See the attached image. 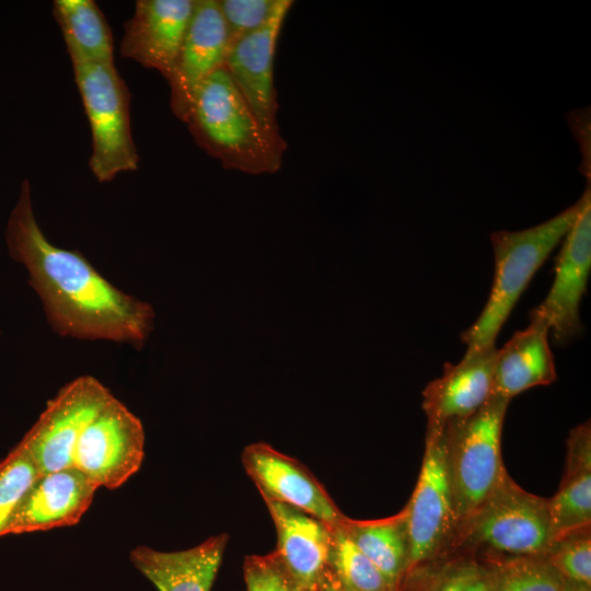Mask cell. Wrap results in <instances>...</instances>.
<instances>
[{"instance_id": "cell-30", "label": "cell", "mask_w": 591, "mask_h": 591, "mask_svg": "<svg viewBox=\"0 0 591 591\" xmlns=\"http://www.w3.org/2000/svg\"><path fill=\"white\" fill-rule=\"evenodd\" d=\"M318 591H346L338 581L333 571L327 568L325 571Z\"/></svg>"}, {"instance_id": "cell-13", "label": "cell", "mask_w": 591, "mask_h": 591, "mask_svg": "<svg viewBox=\"0 0 591 591\" xmlns=\"http://www.w3.org/2000/svg\"><path fill=\"white\" fill-rule=\"evenodd\" d=\"M97 488L72 465L38 474L18 502L4 535L76 525Z\"/></svg>"}, {"instance_id": "cell-18", "label": "cell", "mask_w": 591, "mask_h": 591, "mask_svg": "<svg viewBox=\"0 0 591 591\" xmlns=\"http://www.w3.org/2000/svg\"><path fill=\"white\" fill-rule=\"evenodd\" d=\"M227 543L228 534L221 533L184 551L162 552L140 545L129 558L159 591H210Z\"/></svg>"}, {"instance_id": "cell-23", "label": "cell", "mask_w": 591, "mask_h": 591, "mask_svg": "<svg viewBox=\"0 0 591 591\" xmlns=\"http://www.w3.org/2000/svg\"><path fill=\"white\" fill-rule=\"evenodd\" d=\"M396 591H491L477 555L447 552L404 572Z\"/></svg>"}, {"instance_id": "cell-24", "label": "cell", "mask_w": 591, "mask_h": 591, "mask_svg": "<svg viewBox=\"0 0 591 591\" xmlns=\"http://www.w3.org/2000/svg\"><path fill=\"white\" fill-rule=\"evenodd\" d=\"M476 555L491 591H560V577L543 556Z\"/></svg>"}, {"instance_id": "cell-29", "label": "cell", "mask_w": 591, "mask_h": 591, "mask_svg": "<svg viewBox=\"0 0 591 591\" xmlns=\"http://www.w3.org/2000/svg\"><path fill=\"white\" fill-rule=\"evenodd\" d=\"M243 573L246 591H312L293 579L275 551L246 556Z\"/></svg>"}, {"instance_id": "cell-22", "label": "cell", "mask_w": 591, "mask_h": 591, "mask_svg": "<svg viewBox=\"0 0 591 591\" xmlns=\"http://www.w3.org/2000/svg\"><path fill=\"white\" fill-rule=\"evenodd\" d=\"M54 16L70 58L114 63L111 27L93 0H55Z\"/></svg>"}, {"instance_id": "cell-9", "label": "cell", "mask_w": 591, "mask_h": 591, "mask_svg": "<svg viewBox=\"0 0 591 591\" xmlns=\"http://www.w3.org/2000/svg\"><path fill=\"white\" fill-rule=\"evenodd\" d=\"M113 396L97 379L82 375L47 402L21 440L39 474L72 465V453L82 430Z\"/></svg>"}, {"instance_id": "cell-26", "label": "cell", "mask_w": 591, "mask_h": 591, "mask_svg": "<svg viewBox=\"0 0 591 591\" xmlns=\"http://www.w3.org/2000/svg\"><path fill=\"white\" fill-rule=\"evenodd\" d=\"M35 462L23 442L0 461V537L23 494L38 475Z\"/></svg>"}, {"instance_id": "cell-11", "label": "cell", "mask_w": 591, "mask_h": 591, "mask_svg": "<svg viewBox=\"0 0 591 591\" xmlns=\"http://www.w3.org/2000/svg\"><path fill=\"white\" fill-rule=\"evenodd\" d=\"M242 464L263 499L300 509L332 528L347 518L325 487L300 461L265 442L244 448Z\"/></svg>"}, {"instance_id": "cell-1", "label": "cell", "mask_w": 591, "mask_h": 591, "mask_svg": "<svg viewBox=\"0 0 591 591\" xmlns=\"http://www.w3.org/2000/svg\"><path fill=\"white\" fill-rule=\"evenodd\" d=\"M5 241L10 256L28 273L53 328L80 339H107L141 346L152 329V308L109 283L77 251L53 245L39 228L31 185L21 184Z\"/></svg>"}, {"instance_id": "cell-4", "label": "cell", "mask_w": 591, "mask_h": 591, "mask_svg": "<svg viewBox=\"0 0 591 591\" xmlns=\"http://www.w3.org/2000/svg\"><path fill=\"white\" fill-rule=\"evenodd\" d=\"M549 543L548 498L526 491L508 474L496 489L457 524L453 540L444 553L544 556Z\"/></svg>"}, {"instance_id": "cell-17", "label": "cell", "mask_w": 591, "mask_h": 591, "mask_svg": "<svg viewBox=\"0 0 591 591\" xmlns=\"http://www.w3.org/2000/svg\"><path fill=\"white\" fill-rule=\"evenodd\" d=\"M277 532L275 552L301 586L318 591L328 568L334 528L289 505L264 499Z\"/></svg>"}, {"instance_id": "cell-28", "label": "cell", "mask_w": 591, "mask_h": 591, "mask_svg": "<svg viewBox=\"0 0 591 591\" xmlns=\"http://www.w3.org/2000/svg\"><path fill=\"white\" fill-rule=\"evenodd\" d=\"M224 20L229 45L264 27L291 0H218ZM230 48V47H229Z\"/></svg>"}, {"instance_id": "cell-21", "label": "cell", "mask_w": 591, "mask_h": 591, "mask_svg": "<svg viewBox=\"0 0 591 591\" xmlns=\"http://www.w3.org/2000/svg\"><path fill=\"white\" fill-rule=\"evenodd\" d=\"M350 541L380 569L394 591L408 561L405 508L376 520L346 518L339 525Z\"/></svg>"}, {"instance_id": "cell-3", "label": "cell", "mask_w": 591, "mask_h": 591, "mask_svg": "<svg viewBox=\"0 0 591 591\" xmlns=\"http://www.w3.org/2000/svg\"><path fill=\"white\" fill-rule=\"evenodd\" d=\"M578 211L579 200L535 227L491 233L494 282L480 315L462 334L467 349L495 346L496 337L513 306L551 252L570 230Z\"/></svg>"}, {"instance_id": "cell-27", "label": "cell", "mask_w": 591, "mask_h": 591, "mask_svg": "<svg viewBox=\"0 0 591 591\" xmlns=\"http://www.w3.org/2000/svg\"><path fill=\"white\" fill-rule=\"evenodd\" d=\"M543 557L561 578L591 587V526L552 541Z\"/></svg>"}, {"instance_id": "cell-15", "label": "cell", "mask_w": 591, "mask_h": 591, "mask_svg": "<svg viewBox=\"0 0 591 591\" xmlns=\"http://www.w3.org/2000/svg\"><path fill=\"white\" fill-rule=\"evenodd\" d=\"M195 0H138L125 23L120 54L169 79L193 13Z\"/></svg>"}, {"instance_id": "cell-8", "label": "cell", "mask_w": 591, "mask_h": 591, "mask_svg": "<svg viewBox=\"0 0 591 591\" xmlns=\"http://www.w3.org/2000/svg\"><path fill=\"white\" fill-rule=\"evenodd\" d=\"M144 441L140 419L113 396L82 430L72 466L97 487L118 488L140 470Z\"/></svg>"}, {"instance_id": "cell-2", "label": "cell", "mask_w": 591, "mask_h": 591, "mask_svg": "<svg viewBox=\"0 0 591 591\" xmlns=\"http://www.w3.org/2000/svg\"><path fill=\"white\" fill-rule=\"evenodd\" d=\"M184 123L196 143L225 169L263 174L282 164L286 141L265 130L224 67L198 88Z\"/></svg>"}, {"instance_id": "cell-7", "label": "cell", "mask_w": 591, "mask_h": 591, "mask_svg": "<svg viewBox=\"0 0 591 591\" xmlns=\"http://www.w3.org/2000/svg\"><path fill=\"white\" fill-rule=\"evenodd\" d=\"M405 510L408 570L444 553L456 530L443 430L427 429L421 470Z\"/></svg>"}, {"instance_id": "cell-12", "label": "cell", "mask_w": 591, "mask_h": 591, "mask_svg": "<svg viewBox=\"0 0 591 591\" xmlns=\"http://www.w3.org/2000/svg\"><path fill=\"white\" fill-rule=\"evenodd\" d=\"M229 47L218 0H195L186 34L166 80L171 109L179 120H185L201 83L224 67Z\"/></svg>"}, {"instance_id": "cell-14", "label": "cell", "mask_w": 591, "mask_h": 591, "mask_svg": "<svg viewBox=\"0 0 591 591\" xmlns=\"http://www.w3.org/2000/svg\"><path fill=\"white\" fill-rule=\"evenodd\" d=\"M496 356V346L467 349L459 363L444 364L442 375L422 392L427 429L443 430L472 416L490 398Z\"/></svg>"}, {"instance_id": "cell-19", "label": "cell", "mask_w": 591, "mask_h": 591, "mask_svg": "<svg viewBox=\"0 0 591 591\" xmlns=\"http://www.w3.org/2000/svg\"><path fill=\"white\" fill-rule=\"evenodd\" d=\"M531 322L497 349L491 395L511 401L515 395L556 380V369L549 348V327L542 318L530 314Z\"/></svg>"}, {"instance_id": "cell-16", "label": "cell", "mask_w": 591, "mask_h": 591, "mask_svg": "<svg viewBox=\"0 0 591 591\" xmlns=\"http://www.w3.org/2000/svg\"><path fill=\"white\" fill-rule=\"evenodd\" d=\"M292 5L279 11L264 27L230 46L224 68L259 123L281 138L274 84V58L283 21Z\"/></svg>"}, {"instance_id": "cell-5", "label": "cell", "mask_w": 591, "mask_h": 591, "mask_svg": "<svg viewBox=\"0 0 591 591\" xmlns=\"http://www.w3.org/2000/svg\"><path fill=\"white\" fill-rule=\"evenodd\" d=\"M509 402L491 395L472 416L443 429L457 524L508 475L501 455V432Z\"/></svg>"}, {"instance_id": "cell-31", "label": "cell", "mask_w": 591, "mask_h": 591, "mask_svg": "<svg viewBox=\"0 0 591 591\" xmlns=\"http://www.w3.org/2000/svg\"><path fill=\"white\" fill-rule=\"evenodd\" d=\"M560 577V576H559ZM560 591H591L590 586L573 582L560 577Z\"/></svg>"}, {"instance_id": "cell-10", "label": "cell", "mask_w": 591, "mask_h": 591, "mask_svg": "<svg viewBox=\"0 0 591 591\" xmlns=\"http://www.w3.org/2000/svg\"><path fill=\"white\" fill-rule=\"evenodd\" d=\"M591 270L590 184L579 199L577 218L563 239L555 260V278L544 301L530 314L542 318L557 345H565L581 331L579 305L587 292Z\"/></svg>"}, {"instance_id": "cell-6", "label": "cell", "mask_w": 591, "mask_h": 591, "mask_svg": "<svg viewBox=\"0 0 591 591\" xmlns=\"http://www.w3.org/2000/svg\"><path fill=\"white\" fill-rule=\"evenodd\" d=\"M92 136L90 169L101 183L136 171L139 157L130 128V94L115 65L70 58Z\"/></svg>"}, {"instance_id": "cell-20", "label": "cell", "mask_w": 591, "mask_h": 591, "mask_svg": "<svg viewBox=\"0 0 591 591\" xmlns=\"http://www.w3.org/2000/svg\"><path fill=\"white\" fill-rule=\"evenodd\" d=\"M551 542L591 526V427H575L567 440V456L557 493L548 498Z\"/></svg>"}, {"instance_id": "cell-25", "label": "cell", "mask_w": 591, "mask_h": 591, "mask_svg": "<svg viewBox=\"0 0 591 591\" xmlns=\"http://www.w3.org/2000/svg\"><path fill=\"white\" fill-rule=\"evenodd\" d=\"M328 567L346 591H394L380 569L339 526L334 528Z\"/></svg>"}]
</instances>
